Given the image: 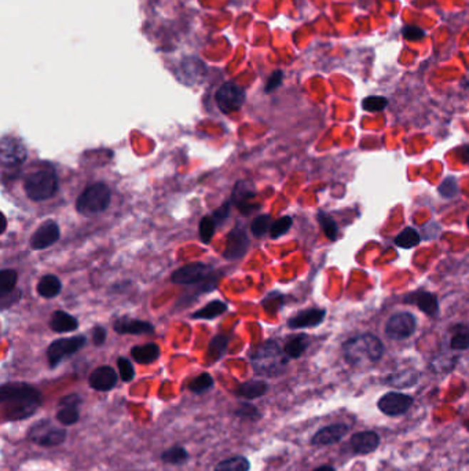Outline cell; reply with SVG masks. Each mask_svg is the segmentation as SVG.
I'll return each mask as SVG.
<instances>
[{"label":"cell","mask_w":469,"mask_h":471,"mask_svg":"<svg viewBox=\"0 0 469 471\" xmlns=\"http://www.w3.org/2000/svg\"><path fill=\"white\" fill-rule=\"evenodd\" d=\"M43 404L39 389L25 382H9L0 388L3 422H20L32 417Z\"/></svg>","instance_id":"cell-1"},{"label":"cell","mask_w":469,"mask_h":471,"mask_svg":"<svg viewBox=\"0 0 469 471\" xmlns=\"http://www.w3.org/2000/svg\"><path fill=\"white\" fill-rule=\"evenodd\" d=\"M386 352L380 338L376 335L362 334L344 342L343 357L351 367H364L378 363Z\"/></svg>","instance_id":"cell-2"},{"label":"cell","mask_w":469,"mask_h":471,"mask_svg":"<svg viewBox=\"0 0 469 471\" xmlns=\"http://www.w3.org/2000/svg\"><path fill=\"white\" fill-rule=\"evenodd\" d=\"M251 364L259 376L277 378L287 373L289 357L281 349L278 342L266 340L252 350Z\"/></svg>","instance_id":"cell-3"},{"label":"cell","mask_w":469,"mask_h":471,"mask_svg":"<svg viewBox=\"0 0 469 471\" xmlns=\"http://www.w3.org/2000/svg\"><path fill=\"white\" fill-rule=\"evenodd\" d=\"M24 189L26 196L34 201H43L56 196L58 191V177L54 168H39L25 178Z\"/></svg>","instance_id":"cell-4"},{"label":"cell","mask_w":469,"mask_h":471,"mask_svg":"<svg viewBox=\"0 0 469 471\" xmlns=\"http://www.w3.org/2000/svg\"><path fill=\"white\" fill-rule=\"evenodd\" d=\"M28 440L41 448H56L65 444L68 430L57 426L51 419H40L35 422L26 432Z\"/></svg>","instance_id":"cell-5"},{"label":"cell","mask_w":469,"mask_h":471,"mask_svg":"<svg viewBox=\"0 0 469 471\" xmlns=\"http://www.w3.org/2000/svg\"><path fill=\"white\" fill-rule=\"evenodd\" d=\"M112 200L108 185L94 183L88 186L76 200V210L81 216H94L105 211Z\"/></svg>","instance_id":"cell-6"},{"label":"cell","mask_w":469,"mask_h":471,"mask_svg":"<svg viewBox=\"0 0 469 471\" xmlns=\"http://www.w3.org/2000/svg\"><path fill=\"white\" fill-rule=\"evenodd\" d=\"M87 343L86 336L61 338L54 340L47 349V361L50 368H57L62 360L78 353Z\"/></svg>","instance_id":"cell-7"},{"label":"cell","mask_w":469,"mask_h":471,"mask_svg":"<svg viewBox=\"0 0 469 471\" xmlns=\"http://www.w3.org/2000/svg\"><path fill=\"white\" fill-rule=\"evenodd\" d=\"M414 405V397L401 392H388L377 400V410L388 417L403 416Z\"/></svg>","instance_id":"cell-8"},{"label":"cell","mask_w":469,"mask_h":471,"mask_svg":"<svg viewBox=\"0 0 469 471\" xmlns=\"http://www.w3.org/2000/svg\"><path fill=\"white\" fill-rule=\"evenodd\" d=\"M245 90L234 81L223 83L216 91V103L223 113H233L245 102Z\"/></svg>","instance_id":"cell-9"},{"label":"cell","mask_w":469,"mask_h":471,"mask_svg":"<svg viewBox=\"0 0 469 471\" xmlns=\"http://www.w3.org/2000/svg\"><path fill=\"white\" fill-rule=\"evenodd\" d=\"M417 320L409 312L391 315L386 324V335L392 340L409 339L416 333Z\"/></svg>","instance_id":"cell-10"},{"label":"cell","mask_w":469,"mask_h":471,"mask_svg":"<svg viewBox=\"0 0 469 471\" xmlns=\"http://www.w3.org/2000/svg\"><path fill=\"white\" fill-rule=\"evenodd\" d=\"M81 404L83 398L78 392L63 395L58 401V411L56 413L59 425L63 427H71L78 423Z\"/></svg>","instance_id":"cell-11"},{"label":"cell","mask_w":469,"mask_h":471,"mask_svg":"<svg viewBox=\"0 0 469 471\" xmlns=\"http://www.w3.org/2000/svg\"><path fill=\"white\" fill-rule=\"evenodd\" d=\"M349 432H350V426L343 422L326 425L315 432L310 440V445L314 448L331 447L334 444H339L349 434Z\"/></svg>","instance_id":"cell-12"},{"label":"cell","mask_w":469,"mask_h":471,"mask_svg":"<svg viewBox=\"0 0 469 471\" xmlns=\"http://www.w3.org/2000/svg\"><path fill=\"white\" fill-rule=\"evenodd\" d=\"M26 158V149L14 137H3L0 143V160L3 168H19Z\"/></svg>","instance_id":"cell-13"},{"label":"cell","mask_w":469,"mask_h":471,"mask_svg":"<svg viewBox=\"0 0 469 471\" xmlns=\"http://www.w3.org/2000/svg\"><path fill=\"white\" fill-rule=\"evenodd\" d=\"M212 273V269L207 263L195 262L177 269L172 275V281L176 284H198L207 281Z\"/></svg>","instance_id":"cell-14"},{"label":"cell","mask_w":469,"mask_h":471,"mask_svg":"<svg viewBox=\"0 0 469 471\" xmlns=\"http://www.w3.org/2000/svg\"><path fill=\"white\" fill-rule=\"evenodd\" d=\"M59 235H61V232H59L57 222L46 221L40 225L31 237V247H32V250H36V251L48 248L50 245H53L54 243L58 241Z\"/></svg>","instance_id":"cell-15"},{"label":"cell","mask_w":469,"mask_h":471,"mask_svg":"<svg viewBox=\"0 0 469 471\" xmlns=\"http://www.w3.org/2000/svg\"><path fill=\"white\" fill-rule=\"evenodd\" d=\"M381 444V438L378 432L374 430H362L356 432L350 437V448L355 455H369L377 451Z\"/></svg>","instance_id":"cell-16"},{"label":"cell","mask_w":469,"mask_h":471,"mask_svg":"<svg viewBox=\"0 0 469 471\" xmlns=\"http://www.w3.org/2000/svg\"><path fill=\"white\" fill-rule=\"evenodd\" d=\"M118 382V373L109 365H102L96 368L88 376V385L96 392H110L116 388Z\"/></svg>","instance_id":"cell-17"},{"label":"cell","mask_w":469,"mask_h":471,"mask_svg":"<svg viewBox=\"0 0 469 471\" xmlns=\"http://www.w3.org/2000/svg\"><path fill=\"white\" fill-rule=\"evenodd\" d=\"M249 247V238L242 228H234L227 236V244L223 251L226 259H239L247 254Z\"/></svg>","instance_id":"cell-18"},{"label":"cell","mask_w":469,"mask_h":471,"mask_svg":"<svg viewBox=\"0 0 469 471\" xmlns=\"http://www.w3.org/2000/svg\"><path fill=\"white\" fill-rule=\"evenodd\" d=\"M405 303L409 305H416L421 312L430 315V317H435L438 312H439V302L436 295L428 293V291H414L411 294L405 296Z\"/></svg>","instance_id":"cell-19"},{"label":"cell","mask_w":469,"mask_h":471,"mask_svg":"<svg viewBox=\"0 0 469 471\" xmlns=\"http://www.w3.org/2000/svg\"><path fill=\"white\" fill-rule=\"evenodd\" d=\"M326 315V310L324 309H307L300 313L296 314L288 320V327L292 330H302V328H313L319 325Z\"/></svg>","instance_id":"cell-20"},{"label":"cell","mask_w":469,"mask_h":471,"mask_svg":"<svg viewBox=\"0 0 469 471\" xmlns=\"http://www.w3.org/2000/svg\"><path fill=\"white\" fill-rule=\"evenodd\" d=\"M420 373L414 368H406L396 373H392L383 379V383L386 386H390L392 389H411L416 386L420 380Z\"/></svg>","instance_id":"cell-21"},{"label":"cell","mask_w":469,"mask_h":471,"mask_svg":"<svg viewBox=\"0 0 469 471\" xmlns=\"http://www.w3.org/2000/svg\"><path fill=\"white\" fill-rule=\"evenodd\" d=\"M115 331L120 335H150L155 333V327L149 321L121 317L115 323Z\"/></svg>","instance_id":"cell-22"},{"label":"cell","mask_w":469,"mask_h":471,"mask_svg":"<svg viewBox=\"0 0 469 471\" xmlns=\"http://www.w3.org/2000/svg\"><path fill=\"white\" fill-rule=\"evenodd\" d=\"M256 196L254 192V186L252 182L248 181H239L235 185L234 191H233V196H232V203H234L235 206L244 211H252L254 210V204L251 203Z\"/></svg>","instance_id":"cell-23"},{"label":"cell","mask_w":469,"mask_h":471,"mask_svg":"<svg viewBox=\"0 0 469 471\" xmlns=\"http://www.w3.org/2000/svg\"><path fill=\"white\" fill-rule=\"evenodd\" d=\"M269 383L266 380H257V379H252V380H247L239 383L234 390V394L237 398H242L247 401H252V400H257L262 398L263 395H266L269 392Z\"/></svg>","instance_id":"cell-24"},{"label":"cell","mask_w":469,"mask_h":471,"mask_svg":"<svg viewBox=\"0 0 469 471\" xmlns=\"http://www.w3.org/2000/svg\"><path fill=\"white\" fill-rule=\"evenodd\" d=\"M50 327L54 333H58V334L73 333V331L78 330V318H75L72 314L62 312V310H57L51 315Z\"/></svg>","instance_id":"cell-25"},{"label":"cell","mask_w":469,"mask_h":471,"mask_svg":"<svg viewBox=\"0 0 469 471\" xmlns=\"http://www.w3.org/2000/svg\"><path fill=\"white\" fill-rule=\"evenodd\" d=\"M131 355L134 361L142 365H149L153 364L160 357V348L156 343H146L135 346L131 349Z\"/></svg>","instance_id":"cell-26"},{"label":"cell","mask_w":469,"mask_h":471,"mask_svg":"<svg viewBox=\"0 0 469 471\" xmlns=\"http://www.w3.org/2000/svg\"><path fill=\"white\" fill-rule=\"evenodd\" d=\"M189 459H190V453L182 445H172L160 453V460L171 466L186 465Z\"/></svg>","instance_id":"cell-27"},{"label":"cell","mask_w":469,"mask_h":471,"mask_svg":"<svg viewBox=\"0 0 469 471\" xmlns=\"http://www.w3.org/2000/svg\"><path fill=\"white\" fill-rule=\"evenodd\" d=\"M310 345L309 336L304 334L294 335L289 338L284 346V352L289 358H300L303 354L306 353L307 348Z\"/></svg>","instance_id":"cell-28"},{"label":"cell","mask_w":469,"mask_h":471,"mask_svg":"<svg viewBox=\"0 0 469 471\" xmlns=\"http://www.w3.org/2000/svg\"><path fill=\"white\" fill-rule=\"evenodd\" d=\"M251 460L247 456L237 455L220 460L214 467V471H251Z\"/></svg>","instance_id":"cell-29"},{"label":"cell","mask_w":469,"mask_h":471,"mask_svg":"<svg viewBox=\"0 0 469 471\" xmlns=\"http://www.w3.org/2000/svg\"><path fill=\"white\" fill-rule=\"evenodd\" d=\"M62 290V283L57 275H47L40 278L38 283V293L46 299H51L58 296Z\"/></svg>","instance_id":"cell-30"},{"label":"cell","mask_w":469,"mask_h":471,"mask_svg":"<svg viewBox=\"0 0 469 471\" xmlns=\"http://www.w3.org/2000/svg\"><path fill=\"white\" fill-rule=\"evenodd\" d=\"M229 342H230V338L227 335H216L211 339V342L208 345V352H207V357H208L210 363H216L220 358H223V355L227 352Z\"/></svg>","instance_id":"cell-31"},{"label":"cell","mask_w":469,"mask_h":471,"mask_svg":"<svg viewBox=\"0 0 469 471\" xmlns=\"http://www.w3.org/2000/svg\"><path fill=\"white\" fill-rule=\"evenodd\" d=\"M450 349L463 352L469 349V327L465 324H458L454 327L450 338Z\"/></svg>","instance_id":"cell-32"},{"label":"cell","mask_w":469,"mask_h":471,"mask_svg":"<svg viewBox=\"0 0 469 471\" xmlns=\"http://www.w3.org/2000/svg\"><path fill=\"white\" fill-rule=\"evenodd\" d=\"M229 310L227 303L223 300H212L208 305H205L202 309L197 310L192 317L196 320H214L216 317L226 313Z\"/></svg>","instance_id":"cell-33"},{"label":"cell","mask_w":469,"mask_h":471,"mask_svg":"<svg viewBox=\"0 0 469 471\" xmlns=\"http://www.w3.org/2000/svg\"><path fill=\"white\" fill-rule=\"evenodd\" d=\"M215 386V380L212 378V375L208 373H200L196 378H193L189 383H187V389L189 392L201 395L204 392L212 390Z\"/></svg>","instance_id":"cell-34"},{"label":"cell","mask_w":469,"mask_h":471,"mask_svg":"<svg viewBox=\"0 0 469 471\" xmlns=\"http://www.w3.org/2000/svg\"><path fill=\"white\" fill-rule=\"evenodd\" d=\"M233 415L235 417H238L241 420H247V422H259L263 417V415L259 411V408L249 401L239 402L233 410Z\"/></svg>","instance_id":"cell-35"},{"label":"cell","mask_w":469,"mask_h":471,"mask_svg":"<svg viewBox=\"0 0 469 471\" xmlns=\"http://www.w3.org/2000/svg\"><path fill=\"white\" fill-rule=\"evenodd\" d=\"M421 243V236L414 228H405L399 235L395 237V244L401 248L411 250Z\"/></svg>","instance_id":"cell-36"},{"label":"cell","mask_w":469,"mask_h":471,"mask_svg":"<svg viewBox=\"0 0 469 471\" xmlns=\"http://www.w3.org/2000/svg\"><path fill=\"white\" fill-rule=\"evenodd\" d=\"M457 365V357L454 355H439L431 363L432 371L436 373H449Z\"/></svg>","instance_id":"cell-37"},{"label":"cell","mask_w":469,"mask_h":471,"mask_svg":"<svg viewBox=\"0 0 469 471\" xmlns=\"http://www.w3.org/2000/svg\"><path fill=\"white\" fill-rule=\"evenodd\" d=\"M216 221L214 216H204L200 222L198 226V232H200V238L204 244H210L212 241V237L215 235L216 231Z\"/></svg>","instance_id":"cell-38"},{"label":"cell","mask_w":469,"mask_h":471,"mask_svg":"<svg viewBox=\"0 0 469 471\" xmlns=\"http://www.w3.org/2000/svg\"><path fill=\"white\" fill-rule=\"evenodd\" d=\"M318 222L324 231L325 236L332 240V241H336L339 238V226L336 223V221L333 219L332 216L325 214V213H319L318 214Z\"/></svg>","instance_id":"cell-39"},{"label":"cell","mask_w":469,"mask_h":471,"mask_svg":"<svg viewBox=\"0 0 469 471\" xmlns=\"http://www.w3.org/2000/svg\"><path fill=\"white\" fill-rule=\"evenodd\" d=\"M17 272L13 269H3L0 272V295L9 294L14 291L17 284Z\"/></svg>","instance_id":"cell-40"},{"label":"cell","mask_w":469,"mask_h":471,"mask_svg":"<svg viewBox=\"0 0 469 471\" xmlns=\"http://www.w3.org/2000/svg\"><path fill=\"white\" fill-rule=\"evenodd\" d=\"M118 375L121 378L123 382L130 383L134 380L135 378V368L133 365V363L125 358V357H120L118 360Z\"/></svg>","instance_id":"cell-41"},{"label":"cell","mask_w":469,"mask_h":471,"mask_svg":"<svg viewBox=\"0 0 469 471\" xmlns=\"http://www.w3.org/2000/svg\"><path fill=\"white\" fill-rule=\"evenodd\" d=\"M387 105H388V99L380 96H371L362 101V108L366 112H381L387 108Z\"/></svg>","instance_id":"cell-42"},{"label":"cell","mask_w":469,"mask_h":471,"mask_svg":"<svg viewBox=\"0 0 469 471\" xmlns=\"http://www.w3.org/2000/svg\"><path fill=\"white\" fill-rule=\"evenodd\" d=\"M292 218L291 216H282L279 219H277L272 225V229H270V235L273 238H277V237H281L282 235H285L291 228H292Z\"/></svg>","instance_id":"cell-43"},{"label":"cell","mask_w":469,"mask_h":471,"mask_svg":"<svg viewBox=\"0 0 469 471\" xmlns=\"http://www.w3.org/2000/svg\"><path fill=\"white\" fill-rule=\"evenodd\" d=\"M272 229V221L269 216H259L254 218L252 225H251V232L254 237H262L264 233Z\"/></svg>","instance_id":"cell-44"},{"label":"cell","mask_w":469,"mask_h":471,"mask_svg":"<svg viewBox=\"0 0 469 471\" xmlns=\"http://www.w3.org/2000/svg\"><path fill=\"white\" fill-rule=\"evenodd\" d=\"M439 195L445 198H453L458 195V183L455 178H446L438 188Z\"/></svg>","instance_id":"cell-45"},{"label":"cell","mask_w":469,"mask_h":471,"mask_svg":"<svg viewBox=\"0 0 469 471\" xmlns=\"http://www.w3.org/2000/svg\"><path fill=\"white\" fill-rule=\"evenodd\" d=\"M263 308L270 312V313H275L279 310V308L284 305V296L278 293H272L270 295H267L264 299H263Z\"/></svg>","instance_id":"cell-46"},{"label":"cell","mask_w":469,"mask_h":471,"mask_svg":"<svg viewBox=\"0 0 469 471\" xmlns=\"http://www.w3.org/2000/svg\"><path fill=\"white\" fill-rule=\"evenodd\" d=\"M402 35H403V38L406 40L417 41V40H421L424 38V31L421 28H418V26L409 25V26H405L402 29Z\"/></svg>","instance_id":"cell-47"},{"label":"cell","mask_w":469,"mask_h":471,"mask_svg":"<svg viewBox=\"0 0 469 471\" xmlns=\"http://www.w3.org/2000/svg\"><path fill=\"white\" fill-rule=\"evenodd\" d=\"M282 80H284L282 71H275L273 75L267 80V84H266V88H264L266 93H272L274 90H277L281 86Z\"/></svg>","instance_id":"cell-48"},{"label":"cell","mask_w":469,"mask_h":471,"mask_svg":"<svg viewBox=\"0 0 469 471\" xmlns=\"http://www.w3.org/2000/svg\"><path fill=\"white\" fill-rule=\"evenodd\" d=\"M20 298L21 293L20 291H17V290H14V291H11V293H9V294L0 295L1 309H7V308H9V306H11L13 303L19 302V300H20Z\"/></svg>","instance_id":"cell-49"},{"label":"cell","mask_w":469,"mask_h":471,"mask_svg":"<svg viewBox=\"0 0 469 471\" xmlns=\"http://www.w3.org/2000/svg\"><path fill=\"white\" fill-rule=\"evenodd\" d=\"M230 207H232V201H226L220 208H217L214 213V219L216 223H222L223 221H226L229 216H230Z\"/></svg>","instance_id":"cell-50"},{"label":"cell","mask_w":469,"mask_h":471,"mask_svg":"<svg viewBox=\"0 0 469 471\" xmlns=\"http://www.w3.org/2000/svg\"><path fill=\"white\" fill-rule=\"evenodd\" d=\"M106 335H108V333L103 327H96L93 330V342H94V345L96 346L103 345L105 340H106Z\"/></svg>","instance_id":"cell-51"},{"label":"cell","mask_w":469,"mask_h":471,"mask_svg":"<svg viewBox=\"0 0 469 471\" xmlns=\"http://www.w3.org/2000/svg\"><path fill=\"white\" fill-rule=\"evenodd\" d=\"M458 156L464 163H469V145H465L458 149Z\"/></svg>","instance_id":"cell-52"},{"label":"cell","mask_w":469,"mask_h":471,"mask_svg":"<svg viewBox=\"0 0 469 471\" xmlns=\"http://www.w3.org/2000/svg\"><path fill=\"white\" fill-rule=\"evenodd\" d=\"M313 471H337L336 467L332 466V465H322V466H318L316 469H314Z\"/></svg>","instance_id":"cell-53"},{"label":"cell","mask_w":469,"mask_h":471,"mask_svg":"<svg viewBox=\"0 0 469 471\" xmlns=\"http://www.w3.org/2000/svg\"><path fill=\"white\" fill-rule=\"evenodd\" d=\"M467 225H468V228H469V216H468V219H467Z\"/></svg>","instance_id":"cell-54"},{"label":"cell","mask_w":469,"mask_h":471,"mask_svg":"<svg viewBox=\"0 0 469 471\" xmlns=\"http://www.w3.org/2000/svg\"><path fill=\"white\" fill-rule=\"evenodd\" d=\"M426 471H428V470H426Z\"/></svg>","instance_id":"cell-55"}]
</instances>
